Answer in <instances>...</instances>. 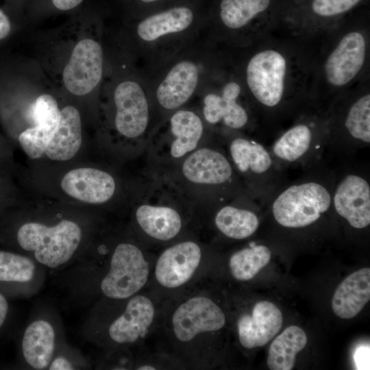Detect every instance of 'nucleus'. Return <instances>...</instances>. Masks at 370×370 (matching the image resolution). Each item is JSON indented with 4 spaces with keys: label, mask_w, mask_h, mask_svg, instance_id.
Wrapping results in <instances>:
<instances>
[{
    "label": "nucleus",
    "mask_w": 370,
    "mask_h": 370,
    "mask_svg": "<svg viewBox=\"0 0 370 370\" xmlns=\"http://www.w3.org/2000/svg\"><path fill=\"white\" fill-rule=\"evenodd\" d=\"M206 280L164 300L151 340L155 349L169 355L182 369L214 365L216 338L227 324L225 310Z\"/></svg>",
    "instance_id": "1"
},
{
    "label": "nucleus",
    "mask_w": 370,
    "mask_h": 370,
    "mask_svg": "<svg viewBox=\"0 0 370 370\" xmlns=\"http://www.w3.org/2000/svg\"><path fill=\"white\" fill-rule=\"evenodd\" d=\"M134 210L138 238L148 247H164L195 236L196 205L165 174L149 170Z\"/></svg>",
    "instance_id": "2"
},
{
    "label": "nucleus",
    "mask_w": 370,
    "mask_h": 370,
    "mask_svg": "<svg viewBox=\"0 0 370 370\" xmlns=\"http://www.w3.org/2000/svg\"><path fill=\"white\" fill-rule=\"evenodd\" d=\"M160 173L168 176L197 210L249 195L221 145L210 140L175 166Z\"/></svg>",
    "instance_id": "3"
},
{
    "label": "nucleus",
    "mask_w": 370,
    "mask_h": 370,
    "mask_svg": "<svg viewBox=\"0 0 370 370\" xmlns=\"http://www.w3.org/2000/svg\"><path fill=\"white\" fill-rule=\"evenodd\" d=\"M210 262V247L197 236L178 240L156 254L147 289L168 299L208 278Z\"/></svg>",
    "instance_id": "4"
},
{
    "label": "nucleus",
    "mask_w": 370,
    "mask_h": 370,
    "mask_svg": "<svg viewBox=\"0 0 370 370\" xmlns=\"http://www.w3.org/2000/svg\"><path fill=\"white\" fill-rule=\"evenodd\" d=\"M104 319L99 331L102 345L114 351L137 352L147 347L157 328L164 300L148 289L123 300Z\"/></svg>",
    "instance_id": "5"
},
{
    "label": "nucleus",
    "mask_w": 370,
    "mask_h": 370,
    "mask_svg": "<svg viewBox=\"0 0 370 370\" xmlns=\"http://www.w3.org/2000/svg\"><path fill=\"white\" fill-rule=\"evenodd\" d=\"M220 140L247 194L258 203L265 204L284 183V170L269 149L242 132L221 135Z\"/></svg>",
    "instance_id": "6"
},
{
    "label": "nucleus",
    "mask_w": 370,
    "mask_h": 370,
    "mask_svg": "<svg viewBox=\"0 0 370 370\" xmlns=\"http://www.w3.org/2000/svg\"><path fill=\"white\" fill-rule=\"evenodd\" d=\"M154 129L145 153L149 170L164 171L209 141L201 114L182 108L166 116Z\"/></svg>",
    "instance_id": "7"
},
{
    "label": "nucleus",
    "mask_w": 370,
    "mask_h": 370,
    "mask_svg": "<svg viewBox=\"0 0 370 370\" xmlns=\"http://www.w3.org/2000/svg\"><path fill=\"white\" fill-rule=\"evenodd\" d=\"M156 254L139 238L116 244L99 281V290L103 298L123 300L145 290Z\"/></svg>",
    "instance_id": "8"
},
{
    "label": "nucleus",
    "mask_w": 370,
    "mask_h": 370,
    "mask_svg": "<svg viewBox=\"0 0 370 370\" xmlns=\"http://www.w3.org/2000/svg\"><path fill=\"white\" fill-rule=\"evenodd\" d=\"M245 79L251 100L260 110L280 112L288 99L291 61L280 48L264 47L249 58Z\"/></svg>",
    "instance_id": "9"
},
{
    "label": "nucleus",
    "mask_w": 370,
    "mask_h": 370,
    "mask_svg": "<svg viewBox=\"0 0 370 370\" xmlns=\"http://www.w3.org/2000/svg\"><path fill=\"white\" fill-rule=\"evenodd\" d=\"M329 134L328 114L303 115L275 140L269 151L284 170L323 161Z\"/></svg>",
    "instance_id": "10"
},
{
    "label": "nucleus",
    "mask_w": 370,
    "mask_h": 370,
    "mask_svg": "<svg viewBox=\"0 0 370 370\" xmlns=\"http://www.w3.org/2000/svg\"><path fill=\"white\" fill-rule=\"evenodd\" d=\"M82 237L81 227L66 219L52 226L29 222L22 225L17 232L20 247L32 252L38 262L51 269L58 268L71 260Z\"/></svg>",
    "instance_id": "11"
},
{
    "label": "nucleus",
    "mask_w": 370,
    "mask_h": 370,
    "mask_svg": "<svg viewBox=\"0 0 370 370\" xmlns=\"http://www.w3.org/2000/svg\"><path fill=\"white\" fill-rule=\"evenodd\" d=\"M113 101L116 132L129 140H143L147 146L156 127L152 125L155 106L144 87L132 79L122 80L115 86Z\"/></svg>",
    "instance_id": "12"
},
{
    "label": "nucleus",
    "mask_w": 370,
    "mask_h": 370,
    "mask_svg": "<svg viewBox=\"0 0 370 370\" xmlns=\"http://www.w3.org/2000/svg\"><path fill=\"white\" fill-rule=\"evenodd\" d=\"M334 169L332 193L334 212L353 228L362 230L370 225V183L367 170L350 165Z\"/></svg>",
    "instance_id": "13"
},
{
    "label": "nucleus",
    "mask_w": 370,
    "mask_h": 370,
    "mask_svg": "<svg viewBox=\"0 0 370 370\" xmlns=\"http://www.w3.org/2000/svg\"><path fill=\"white\" fill-rule=\"evenodd\" d=\"M329 116V114H328ZM370 144V95L364 93L349 103L340 119L329 116L328 152L341 156L343 160Z\"/></svg>",
    "instance_id": "14"
},
{
    "label": "nucleus",
    "mask_w": 370,
    "mask_h": 370,
    "mask_svg": "<svg viewBox=\"0 0 370 370\" xmlns=\"http://www.w3.org/2000/svg\"><path fill=\"white\" fill-rule=\"evenodd\" d=\"M241 84L232 79L204 94L200 114L208 128L220 129L221 135L248 128L251 113L241 99Z\"/></svg>",
    "instance_id": "15"
},
{
    "label": "nucleus",
    "mask_w": 370,
    "mask_h": 370,
    "mask_svg": "<svg viewBox=\"0 0 370 370\" xmlns=\"http://www.w3.org/2000/svg\"><path fill=\"white\" fill-rule=\"evenodd\" d=\"M206 0L180 4L138 16V39L143 44H156L185 34L206 16Z\"/></svg>",
    "instance_id": "16"
},
{
    "label": "nucleus",
    "mask_w": 370,
    "mask_h": 370,
    "mask_svg": "<svg viewBox=\"0 0 370 370\" xmlns=\"http://www.w3.org/2000/svg\"><path fill=\"white\" fill-rule=\"evenodd\" d=\"M203 74L202 62L196 58H181L171 64L155 89L156 108L166 116L183 108L201 84Z\"/></svg>",
    "instance_id": "17"
},
{
    "label": "nucleus",
    "mask_w": 370,
    "mask_h": 370,
    "mask_svg": "<svg viewBox=\"0 0 370 370\" xmlns=\"http://www.w3.org/2000/svg\"><path fill=\"white\" fill-rule=\"evenodd\" d=\"M103 70L102 46L94 38H83L75 45L64 66V86L73 95H87L99 84Z\"/></svg>",
    "instance_id": "18"
},
{
    "label": "nucleus",
    "mask_w": 370,
    "mask_h": 370,
    "mask_svg": "<svg viewBox=\"0 0 370 370\" xmlns=\"http://www.w3.org/2000/svg\"><path fill=\"white\" fill-rule=\"evenodd\" d=\"M367 54V40L359 30L344 34L325 60L323 77L328 86L340 88L360 73Z\"/></svg>",
    "instance_id": "19"
},
{
    "label": "nucleus",
    "mask_w": 370,
    "mask_h": 370,
    "mask_svg": "<svg viewBox=\"0 0 370 370\" xmlns=\"http://www.w3.org/2000/svg\"><path fill=\"white\" fill-rule=\"evenodd\" d=\"M283 315L273 303L256 302L251 310L240 312L235 327L240 345L252 349L267 344L280 330Z\"/></svg>",
    "instance_id": "20"
},
{
    "label": "nucleus",
    "mask_w": 370,
    "mask_h": 370,
    "mask_svg": "<svg viewBox=\"0 0 370 370\" xmlns=\"http://www.w3.org/2000/svg\"><path fill=\"white\" fill-rule=\"evenodd\" d=\"M256 201L246 195L212 208L197 210L212 214V226L220 234L231 240L242 241L251 236L259 227V217L250 207Z\"/></svg>",
    "instance_id": "21"
},
{
    "label": "nucleus",
    "mask_w": 370,
    "mask_h": 370,
    "mask_svg": "<svg viewBox=\"0 0 370 370\" xmlns=\"http://www.w3.org/2000/svg\"><path fill=\"white\" fill-rule=\"evenodd\" d=\"M62 190L79 201L104 204L112 199L116 190L114 177L108 172L95 168H79L70 171L61 182Z\"/></svg>",
    "instance_id": "22"
},
{
    "label": "nucleus",
    "mask_w": 370,
    "mask_h": 370,
    "mask_svg": "<svg viewBox=\"0 0 370 370\" xmlns=\"http://www.w3.org/2000/svg\"><path fill=\"white\" fill-rule=\"evenodd\" d=\"M272 0H206V15L214 16L225 29H245L267 13Z\"/></svg>",
    "instance_id": "23"
},
{
    "label": "nucleus",
    "mask_w": 370,
    "mask_h": 370,
    "mask_svg": "<svg viewBox=\"0 0 370 370\" xmlns=\"http://www.w3.org/2000/svg\"><path fill=\"white\" fill-rule=\"evenodd\" d=\"M370 299V269H360L345 278L336 289L332 308L341 319L356 317Z\"/></svg>",
    "instance_id": "24"
},
{
    "label": "nucleus",
    "mask_w": 370,
    "mask_h": 370,
    "mask_svg": "<svg viewBox=\"0 0 370 370\" xmlns=\"http://www.w3.org/2000/svg\"><path fill=\"white\" fill-rule=\"evenodd\" d=\"M82 142L79 112L73 106H66L61 110L58 127L47 147L45 153L53 160H69L77 153Z\"/></svg>",
    "instance_id": "25"
},
{
    "label": "nucleus",
    "mask_w": 370,
    "mask_h": 370,
    "mask_svg": "<svg viewBox=\"0 0 370 370\" xmlns=\"http://www.w3.org/2000/svg\"><path fill=\"white\" fill-rule=\"evenodd\" d=\"M25 362L33 369H47L56 348V332L46 320L37 319L25 329L21 343Z\"/></svg>",
    "instance_id": "26"
},
{
    "label": "nucleus",
    "mask_w": 370,
    "mask_h": 370,
    "mask_svg": "<svg viewBox=\"0 0 370 370\" xmlns=\"http://www.w3.org/2000/svg\"><path fill=\"white\" fill-rule=\"evenodd\" d=\"M307 343L305 332L299 327L286 328L271 343L268 352L267 365L271 370H291L297 354Z\"/></svg>",
    "instance_id": "27"
},
{
    "label": "nucleus",
    "mask_w": 370,
    "mask_h": 370,
    "mask_svg": "<svg viewBox=\"0 0 370 370\" xmlns=\"http://www.w3.org/2000/svg\"><path fill=\"white\" fill-rule=\"evenodd\" d=\"M271 251L263 245L249 243L248 246L233 252L228 258L230 273L237 281L253 279L271 260Z\"/></svg>",
    "instance_id": "28"
},
{
    "label": "nucleus",
    "mask_w": 370,
    "mask_h": 370,
    "mask_svg": "<svg viewBox=\"0 0 370 370\" xmlns=\"http://www.w3.org/2000/svg\"><path fill=\"white\" fill-rule=\"evenodd\" d=\"M36 265L25 256L0 250V282L27 283L34 277Z\"/></svg>",
    "instance_id": "29"
},
{
    "label": "nucleus",
    "mask_w": 370,
    "mask_h": 370,
    "mask_svg": "<svg viewBox=\"0 0 370 370\" xmlns=\"http://www.w3.org/2000/svg\"><path fill=\"white\" fill-rule=\"evenodd\" d=\"M30 112L34 126L52 137L58 127L61 114L56 99L49 94H42L36 99Z\"/></svg>",
    "instance_id": "30"
},
{
    "label": "nucleus",
    "mask_w": 370,
    "mask_h": 370,
    "mask_svg": "<svg viewBox=\"0 0 370 370\" xmlns=\"http://www.w3.org/2000/svg\"><path fill=\"white\" fill-rule=\"evenodd\" d=\"M363 0H311L310 10L316 16L332 18L349 12Z\"/></svg>",
    "instance_id": "31"
},
{
    "label": "nucleus",
    "mask_w": 370,
    "mask_h": 370,
    "mask_svg": "<svg viewBox=\"0 0 370 370\" xmlns=\"http://www.w3.org/2000/svg\"><path fill=\"white\" fill-rule=\"evenodd\" d=\"M200 0H127L133 14L140 16L172 6L196 2Z\"/></svg>",
    "instance_id": "32"
},
{
    "label": "nucleus",
    "mask_w": 370,
    "mask_h": 370,
    "mask_svg": "<svg viewBox=\"0 0 370 370\" xmlns=\"http://www.w3.org/2000/svg\"><path fill=\"white\" fill-rule=\"evenodd\" d=\"M30 0H27L28 2ZM38 2V5L48 7L58 12H69L79 6L84 0H31Z\"/></svg>",
    "instance_id": "33"
},
{
    "label": "nucleus",
    "mask_w": 370,
    "mask_h": 370,
    "mask_svg": "<svg viewBox=\"0 0 370 370\" xmlns=\"http://www.w3.org/2000/svg\"><path fill=\"white\" fill-rule=\"evenodd\" d=\"M354 360L358 369H369V347L360 346L355 352Z\"/></svg>",
    "instance_id": "34"
},
{
    "label": "nucleus",
    "mask_w": 370,
    "mask_h": 370,
    "mask_svg": "<svg viewBox=\"0 0 370 370\" xmlns=\"http://www.w3.org/2000/svg\"><path fill=\"white\" fill-rule=\"evenodd\" d=\"M75 367L71 362L64 356H57L53 358L50 362L47 369L50 370H71Z\"/></svg>",
    "instance_id": "35"
},
{
    "label": "nucleus",
    "mask_w": 370,
    "mask_h": 370,
    "mask_svg": "<svg viewBox=\"0 0 370 370\" xmlns=\"http://www.w3.org/2000/svg\"><path fill=\"white\" fill-rule=\"evenodd\" d=\"M12 29V25L8 14L0 8V40L8 36Z\"/></svg>",
    "instance_id": "36"
},
{
    "label": "nucleus",
    "mask_w": 370,
    "mask_h": 370,
    "mask_svg": "<svg viewBox=\"0 0 370 370\" xmlns=\"http://www.w3.org/2000/svg\"><path fill=\"white\" fill-rule=\"evenodd\" d=\"M9 305L5 297L0 292V329L3 325L8 316Z\"/></svg>",
    "instance_id": "37"
},
{
    "label": "nucleus",
    "mask_w": 370,
    "mask_h": 370,
    "mask_svg": "<svg viewBox=\"0 0 370 370\" xmlns=\"http://www.w3.org/2000/svg\"><path fill=\"white\" fill-rule=\"evenodd\" d=\"M8 1L12 7L16 9L22 8L27 3V0H8Z\"/></svg>",
    "instance_id": "38"
}]
</instances>
